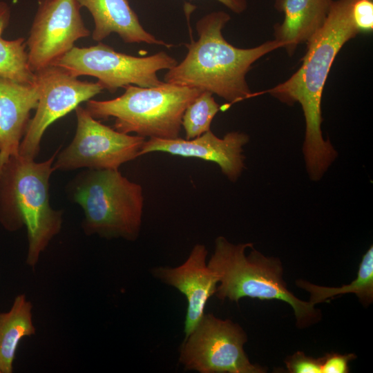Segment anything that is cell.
<instances>
[{"instance_id":"obj_1","label":"cell","mask_w":373,"mask_h":373,"mask_svg":"<svg viewBox=\"0 0 373 373\" xmlns=\"http://www.w3.org/2000/svg\"><path fill=\"white\" fill-rule=\"evenodd\" d=\"M352 0L334 1L322 28L307 43L298 70L284 82L264 91L281 102H298L305 120L303 153L310 179L318 181L336 158L321 130L322 94L334 60L343 45L359 33L351 17Z\"/></svg>"},{"instance_id":"obj_2","label":"cell","mask_w":373,"mask_h":373,"mask_svg":"<svg viewBox=\"0 0 373 373\" xmlns=\"http://www.w3.org/2000/svg\"><path fill=\"white\" fill-rule=\"evenodd\" d=\"M230 19L224 11L212 12L199 19V39L186 45V57L169 70L164 82L208 91L230 104L254 97L246 82L247 72L256 61L282 45L274 39L251 48L233 46L222 34Z\"/></svg>"},{"instance_id":"obj_3","label":"cell","mask_w":373,"mask_h":373,"mask_svg":"<svg viewBox=\"0 0 373 373\" xmlns=\"http://www.w3.org/2000/svg\"><path fill=\"white\" fill-rule=\"evenodd\" d=\"M59 150L41 162L13 155L0 169V223L9 231L26 227V262L32 269L62 227L63 212L52 209L49 196V180Z\"/></svg>"},{"instance_id":"obj_4","label":"cell","mask_w":373,"mask_h":373,"mask_svg":"<svg viewBox=\"0 0 373 373\" xmlns=\"http://www.w3.org/2000/svg\"><path fill=\"white\" fill-rule=\"evenodd\" d=\"M207 264L218 278L215 295L220 300L238 303L247 297L284 301L293 309L299 328L321 319V312L315 305L299 299L288 289L281 260L265 256L251 242L235 245L218 236Z\"/></svg>"},{"instance_id":"obj_5","label":"cell","mask_w":373,"mask_h":373,"mask_svg":"<svg viewBox=\"0 0 373 373\" xmlns=\"http://www.w3.org/2000/svg\"><path fill=\"white\" fill-rule=\"evenodd\" d=\"M67 189L69 198L84 211L85 234L128 241L138 238L144 208L141 185L118 170L87 169Z\"/></svg>"},{"instance_id":"obj_6","label":"cell","mask_w":373,"mask_h":373,"mask_svg":"<svg viewBox=\"0 0 373 373\" xmlns=\"http://www.w3.org/2000/svg\"><path fill=\"white\" fill-rule=\"evenodd\" d=\"M125 92L109 100L89 99L86 109L95 119H115L113 128L141 137L171 140L179 137L182 115L202 92L163 82L154 87L128 85Z\"/></svg>"},{"instance_id":"obj_7","label":"cell","mask_w":373,"mask_h":373,"mask_svg":"<svg viewBox=\"0 0 373 373\" xmlns=\"http://www.w3.org/2000/svg\"><path fill=\"white\" fill-rule=\"evenodd\" d=\"M177 61L161 51L148 57H135L117 52L102 43L88 47L74 46L53 63L72 75L96 77L104 89L113 93L128 85L154 87L164 82L157 73L171 69Z\"/></svg>"},{"instance_id":"obj_8","label":"cell","mask_w":373,"mask_h":373,"mask_svg":"<svg viewBox=\"0 0 373 373\" xmlns=\"http://www.w3.org/2000/svg\"><path fill=\"white\" fill-rule=\"evenodd\" d=\"M247 336L238 324L212 314L203 315L180 347L179 361L185 370L200 373H264L250 362L244 345Z\"/></svg>"},{"instance_id":"obj_9","label":"cell","mask_w":373,"mask_h":373,"mask_svg":"<svg viewBox=\"0 0 373 373\" xmlns=\"http://www.w3.org/2000/svg\"><path fill=\"white\" fill-rule=\"evenodd\" d=\"M77 129L70 142L59 150L53 163L58 171L86 168L118 170L140 156L145 137L119 132L93 118L85 108L76 107Z\"/></svg>"},{"instance_id":"obj_10","label":"cell","mask_w":373,"mask_h":373,"mask_svg":"<svg viewBox=\"0 0 373 373\" xmlns=\"http://www.w3.org/2000/svg\"><path fill=\"white\" fill-rule=\"evenodd\" d=\"M35 75L40 90L39 102L19 151L32 159L37 156L43 135L50 124L104 90L99 82L80 81L57 66L37 70Z\"/></svg>"},{"instance_id":"obj_11","label":"cell","mask_w":373,"mask_h":373,"mask_svg":"<svg viewBox=\"0 0 373 373\" xmlns=\"http://www.w3.org/2000/svg\"><path fill=\"white\" fill-rule=\"evenodd\" d=\"M77 0H39L26 41L30 69L51 66L90 35L81 15Z\"/></svg>"},{"instance_id":"obj_12","label":"cell","mask_w":373,"mask_h":373,"mask_svg":"<svg viewBox=\"0 0 373 373\" xmlns=\"http://www.w3.org/2000/svg\"><path fill=\"white\" fill-rule=\"evenodd\" d=\"M249 140L247 134L239 131L229 132L220 138L211 130L191 140L149 138L144 142L140 155L159 151L213 162L229 180L235 182L245 167L243 146Z\"/></svg>"},{"instance_id":"obj_13","label":"cell","mask_w":373,"mask_h":373,"mask_svg":"<svg viewBox=\"0 0 373 373\" xmlns=\"http://www.w3.org/2000/svg\"><path fill=\"white\" fill-rule=\"evenodd\" d=\"M207 254L204 245L196 244L182 265L175 267H157L151 271L154 278L177 289L186 300L184 338L204 314L206 305L215 295L218 284L216 274L207 264Z\"/></svg>"},{"instance_id":"obj_14","label":"cell","mask_w":373,"mask_h":373,"mask_svg":"<svg viewBox=\"0 0 373 373\" xmlns=\"http://www.w3.org/2000/svg\"><path fill=\"white\" fill-rule=\"evenodd\" d=\"M36 79L23 84L0 76V169L19 146L39 98Z\"/></svg>"},{"instance_id":"obj_15","label":"cell","mask_w":373,"mask_h":373,"mask_svg":"<svg viewBox=\"0 0 373 373\" xmlns=\"http://www.w3.org/2000/svg\"><path fill=\"white\" fill-rule=\"evenodd\" d=\"M333 0H275L284 20L274 26L275 40L289 55L298 45L307 43L324 26Z\"/></svg>"},{"instance_id":"obj_16","label":"cell","mask_w":373,"mask_h":373,"mask_svg":"<svg viewBox=\"0 0 373 373\" xmlns=\"http://www.w3.org/2000/svg\"><path fill=\"white\" fill-rule=\"evenodd\" d=\"M81 8L91 14L95 28L93 39L101 41L111 33H117L126 43L171 45L156 39L141 25L128 0H77Z\"/></svg>"},{"instance_id":"obj_17","label":"cell","mask_w":373,"mask_h":373,"mask_svg":"<svg viewBox=\"0 0 373 373\" xmlns=\"http://www.w3.org/2000/svg\"><path fill=\"white\" fill-rule=\"evenodd\" d=\"M33 305L25 294L15 296L8 312H0V371L12 373L16 352L21 341L36 334Z\"/></svg>"},{"instance_id":"obj_18","label":"cell","mask_w":373,"mask_h":373,"mask_svg":"<svg viewBox=\"0 0 373 373\" xmlns=\"http://www.w3.org/2000/svg\"><path fill=\"white\" fill-rule=\"evenodd\" d=\"M296 285L309 294V302L316 305L345 294H354L361 303L367 307L373 301V247L371 245L363 254L358 267L356 278L349 285L339 287H323L303 280L296 282Z\"/></svg>"},{"instance_id":"obj_19","label":"cell","mask_w":373,"mask_h":373,"mask_svg":"<svg viewBox=\"0 0 373 373\" xmlns=\"http://www.w3.org/2000/svg\"><path fill=\"white\" fill-rule=\"evenodd\" d=\"M10 17L9 6L0 1V76L19 83L32 84L35 75L29 66L26 41L23 38L6 40L2 37Z\"/></svg>"},{"instance_id":"obj_20","label":"cell","mask_w":373,"mask_h":373,"mask_svg":"<svg viewBox=\"0 0 373 373\" xmlns=\"http://www.w3.org/2000/svg\"><path fill=\"white\" fill-rule=\"evenodd\" d=\"M220 108L213 94L202 91L187 106L182 115L185 139H194L210 131L211 122Z\"/></svg>"},{"instance_id":"obj_21","label":"cell","mask_w":373,"mask_h":373,"mask_svg":"<svg viewBox=\"0 0 373 373\" xmlns=\"http://www.w3.org/2000/svg\"><path fill=\"white\" fill-rule=\"evenodd\" d=\"M352 20L358 32L373 30V0H352L350 6Z\"/></svg>"},{"instance_id":"obj_22","label":"cell","mask_w":373,"mask_h":373,"mask_svg":"<svg viewBox=\"0 0 373 373\" xmlns=\"http://www.w3.org/2000/svg\"><path fill=\"white\" fill-rule=\"evenodd\" d=\"M290 373H321V358L307 356L303 352H296L285 361Z\"/></svg>"},{"instance_id":"obj_23","label":"cell","mask_w":373,"mask_h":373,"mask_svg":"<svg viewBox=\"0 0 373 373\" xmlns=\"http://www.w3.org/2000/svg\"><path fill=\"white\" fill-rule=\"evenodd\" d=\"M353 354L327 353L321 358V373H347L349 363L355 359Z\"/></svg>"},{"instance_id":"obj_24","label":"cell","mask_w":373,"mask_h":373,"mask_svg":"<svg viewBox=\"0 0 373 373\" xmlns=\"http://www.w3.org/2000/svg\"><path fill=\"white\" fill-rule=\"evenodd\" d=\"M222 3L227 8L236 14H240L244 12L247 7L246 0H216Z\"/></svg>"},{"instance_id":"obj_25","label":"cell","mask_w":373,"mask_h":373,"mask_svg":"<svg viewBox=\"0 0 373 373\" xmlns=\"http://www.w3.org/2000/svg\"><path fill=\"white\" fill-rule=\"evenodd\" d=\"M0 280H1V270H0Z\"/></svg>"},{"instance_id":"obj_26","label":"cell","mask_w":373,"mask_h":373,"mask_svg":"<svg viewBox=\"0 0 373 373\" xmlns=\"http://www.w3.org/2000/svg\"><path fill=\"white\" fill-rule=\"evenodd\" d=\"M0 373H1V371H0Z\"/></svg>"}]
</instances>
